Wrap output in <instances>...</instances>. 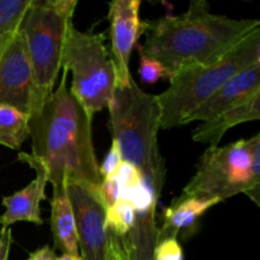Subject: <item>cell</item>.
Wrapping results in <instances>:
<instances>
[{"label":"cell","mask_w":260,"mask_h":260,"mask_svg":"<svg viewBox=\"0 0 260 260\" xmlns=\"http://www.w3.org/2000/svg\"><path fill=\"white\" fill-rule=\"evenodd\" d=\"M76 7V0H30L23 14L19 29L24 36L35 80L29 114L37 111L55 89Z\"/></svg>","instance_id":"cell-6"},{"label":"cell","mask_w":260,"mask_h":260,"mask_svg":"<svg viewBox=\"0 0 260 260\" xmlns=\"http://www.w3.org/2000/svg\"><path fill=\"white\" fill-rule=\"evenodd\" d=\"M111 20V58L116 70L117 86L124 85L132 78L129 60L137 41L142 35L140 19L141 0H113L108 4Z\"/></svg>","instance_id":"cell-10"},{"label":"cell","mask_w":260,"mask_h":260,"mask_svg":"<svg viewBox=\"0 0 260 260\" xmlns=\"http://www.w3.org/2000/svg\"><path fill=\"white\" fill-rule=\"evenodd\" d=\"M13 36V35H12ZM8 43V42H7ZM7 43H5L4 46H3V47H0V57H2V53H3V51H4V48H5V46H7Z\"/></svg>","instance_id":"cell-25"},{"label":"cell","mask_w":260,"mask_h":260,"mask_svg":"<svg viewBox=\"0 0 260 260\" xmlns=\"http://www.w3.org/2000/svg\"><path fill=\"white\" fill-rule=\"evenodd\" d=\"M260 118V93H256L244 103L239 104L210 121L202 122L193 131V141L216 146L226 132L240 123L258 121Z\"/></svg>","instance_id":"cell-14"},{"label":"cell","mask_w":260,"mask_h":260,"mask_svg":"<svg viewBox=\"0 0 260 260\" xmlns=\"http://www.w3.org/2000/svg\"><path fill=\"white\" fill-rule=\"evenodd\" d=\"M256 93H260V63L250 66L233 76L212 96L193 111L185 118L183 126L190 122L202 123L210 121L218 114L244 103Z\"/></svg>","instance_id":"cell-11"},{"label":"cell","mask_w":260,"mask_h":260,"mask_svg":"<svg viewBox=\"0 0 260 260\" xmlns=\"http://www.w3.org/2000/svg\"><path fill=\"white\" fill-rule=\"evenodd\" d=\"M106 37V32H84L73 24L63 45L62 69L73 74L69 89L91 121L94 114L108 108L117 86Z\"/></svg>","instance_id":"cell-7"},{"label":"cell","mask_w":260,"mask_h":260,"mask_svg":"<svg viewBox=\"0 0 260 260\" xmlns=\"http://www.w3.org/2000/svg\"><path fill=\"white\" fill-rule=\"evenodd\" d=\"M66 192L73 207L80 256L83 260H108L109 235L106 226V207L93 189L78 182H66Z\"/></svg>","instance_id":"cell-8"},{"label":"cell","mask_w":260,"mask_h":260,"mask_svg":"<svg viewBox=\"0 0 260 260\" xmlns=\"http://www.w3.org/2000/svg\"><path fill=\"white\" fill-rule=\"evenodd\" d=\"M30 0H0V47L17 30Z\"/></svg>","instance_id":"cell-18"},{"label":"cell","mask_w":260,"mask_h":260,"mask_svg":"<svg viewBox=\"0 0 260 260\" xmlns=\"http://www.w3.org/2000/svg\"><path fill=\"white\" fill-rule=\"evenodd\" d=\"M12 246V230L2 229L0 230V260H8Z\"/></svg>","instance_id":"cell-22"},{"label":"cell","mask_w":260,"mask_h":260,"mask_svg":"<svg viewBox=\"0 0 260 260\" xmlns=\"http://www.w3.org/2000/svg\"><path fill=\"white\" fill-rule=\"evenodd\" d=\"M35 94L32 65L24 36L18 25L0 57V104L28 117Z\"/></svg>","instance_id":"cell-9"},{"label":"cell","mask_w":260,"mask_h":260,"mask_svg":"<svg viewBox=\"0 0 260 260\" xmlns=\"http://www.w3.org/2000/svg\"><path fill=\"white\" fill-rule=\"evenodd\" d=\"M260 28L258 19H236L213 14L205 0H192L185 13L142 22L145 55L159 61L170 73L208 65Z\"/></svg>","instance_id":"cell-2"},{"label":"cell","mask_w":260,"mask_h":260,"mask_svg":"<svg viewBox=\"0 0 260 260\" xmlns=\"http://www.w3.org/2000/svg\"><path fill=\"white\" fill-rule=\"evenodd\" d=\"M122 155L121 150H119V145L117 144V141L112 140L111 147H109L108 152H107L106 157L102 161V164L99 165V173H101L102 178L109 177V175L114 174L117 172V169L119 168V165L122 164Z\"/></svg>","instance_id":"cell-21"},{"label":"cell","mask_w":260,"mask_h":260,"mask_svg":"<svg viewBox=\"0 0 260 260\" xmlns=\"http://www.w3.org/2000/svg\"><path fill=\"white\" fill-rule=\"evenodd\" d=\"M47 179L42 173H37L27 187L17 190L12 196H5L2 200V205L5 207V212L0 216V228L9 229L14 223L20 221L43 225L41 217V202L47 201L46 185Z\"/></svg>","instance_id":"cell-13"},{"label":"cell","mask_w":260,"mask_h":260,"mask_svg":"<svg viewBox=\"0 0 260 260\" xmlns=\"http://www.w3.org/2000/svg\"><path fill=\"white\" fill-rule=\"evenodd\" d=\"M152 260H184L183 248L178 239H164L157 241Z\"/></svg>","instance_id":"cell-20"},{"label":"cell","mask_w":260,"mask_h":260,"mask_svg":"<svg viewBox=\"0 0 260 260\" xmlns=\"http://www.w3.org/2000/svg\"><path fill=\"white\" fill-rule=\"evenodd\" d=\"M136 222V213L132 203L126 198H119L106 211V226L108 234L126 239L132 233Z\"/></svg>","instance_id":"cell-17"},{"label":"cell","mask_w":260,"mask_h":260,"mask_svg":"<svg viewBox=\"0 0 260 260\" xmlns=\"http://www.w3.org/2000/svg\"><path fill=\"white\" fill-rule=\"evenodd\" d=\"M51 200V231L55 248L62 254L79 255L78 235L73 207L66 192V184L52 187Z\"/></svg>","instance_id":"cell-15"},{"label":"cell","mask_w":260,"mask_h":260,"mask_svg":"<svg viewBox=\"0 0 260 260\" xmlns=\"http://www.w3.org/2000/svg\"><path fill=\"white\" fill-rule=\"evenodd\" d=\"M60 84L42 106L28 116L32 154L18 160L42 173L52 187L78 182L99 190L103 178L91 139V119L70 93L69 73L62 69Z\"/></svg>","instance_id":"cell-1"},{"label":"cell","mask_w":260,"mask_h":260,"mask_svg":"<svg viewBox=\"0 0 260 260\" xmlns=\"http://www.w3.org/2000/svg\"><path fill=\"white\" fill-rule=\"evenodd\" d=\"M28 139V117L12 107L0 104V145L19 150Z\"/></svg>","instance_id":"cell-16"},{"label":"cell","mask_w":260,"mask_h":260,"mask_svg":"<svg viewBox=\"0 0 260 260\" xmlns=\"http://www.w3.org/2000/svg\"><path fill=\"white\" fill-rule=\"evenodd\" d=\"M112 140L117 141L122 160L134 165L145 183L161 196L167 165L160 154V108L156 95L142 90L134 78L116 86L108 106Z\"/></svg>","instance_id":"cell-3"},{"label":"cell","mask_w":260,"mask_h":260,"mask_svg":"<svg viewBox=\"0 0 260 260\" xmlns=\"http://www.w3.org/2000/svg\"><path fill=\"white\" fill-rule=\"evenodd\" d=\"M55 260H83L80 255H71V254H62L60 256H56Z\"/></svg>","instance_id":"cell-24"},{"label":"cell","mask_w":260,"mask_h":260,"mask_svg":"<svg viewBox=\"0 0 260 260\" xmlns=\"http://www.w3.org/2000/svg\"><path fill=\"white\" fill-rule=\"evenodd\" d=\"M216 200H203L197 197H177L169 207L164 208L162 222L157 228V241L164 239H178L179 235L189 238L198 229V221L213 206Z\"/></svg>","instance_id":"cell-12"},{"label":"cell","mask_w":260,"mask_h":260,"mask_svg":"<svg viewBox=\"0 0 260 260\" xmlns=\"http://www.w3.org/2000/svg\"><path fill=\"white\" fill-rule=\"evenodd\" d=\"M56 254L55 250H53L51 246L45 245L41 249H37L36 251L30 253L29 258L27 260H55Z\"/></svg>","instance_id":"cell-23"},{"label":"cell","mask_w":260,"mask_h":260,"mask_svg":"<svg viewBox=\"0 0 260 260\" xmlns=\"http://www.w3.org/2000/svg\"><path fill=\"white\" fill-rule=\"evenodd\" d=\"M140 53V79L145 84H155L160 79H169L170 73L155 58L145 55L141 50V45H136Z\"/></svg>","instance_id":"cell-19"},{"label":"cell","mask_w":260,"mask_h":260,"mask_svg":"<svg viewBox=\"0 0 260 260\" xmlns=\"http://www.w3.org/2000/svg\"><path fill=\"white\" fill-rule=\"evenodd\" d=\"M246 194L260 205V134L225 146H210L198 160L196 174L180 197H197L223 202Z\"/></svg>","instance_id":"cell-5"},{"label":"cell","mask_w":260,"mask_h":260,"mask_svg":"<svg viewBox=\"0 0 260 260\" xmlns=\"http://www.w3.org/2000/svg\"><path fill=\"white\" fill-rule=\"evenodd\" d=\"M259 63L260 28H256L216 62L174 73L169 78V88L156 95L160 129L183 126L185 118L233 76Z\"/></svg>","instance_id":"cell-4"}]
</instances>
